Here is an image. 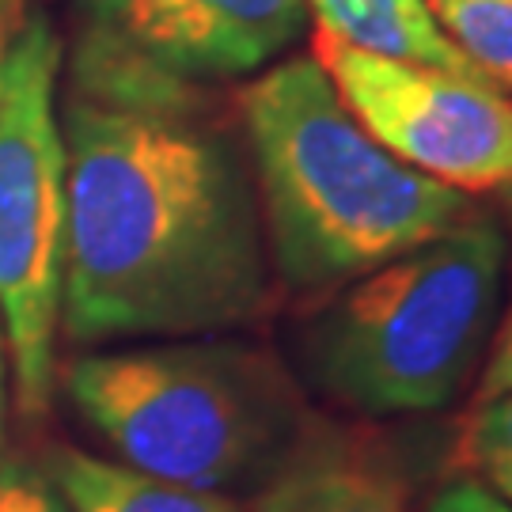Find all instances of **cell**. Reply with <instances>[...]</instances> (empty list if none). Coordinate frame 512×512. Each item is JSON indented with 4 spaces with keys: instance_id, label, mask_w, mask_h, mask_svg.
I'll use <instances>...</instances> for the list:
<instances>
[{
    "instance_id": "cell-1",
    "label": "cell",
    "mask_w": 512,
    "mask_h": 512,
    "mask_svg": "<svg viewBox=\"0 0 512 512\" xmlns=\"http://www.w3.org/2000/svg\"><path fill=\"white\" fill-rule=\"evenodd\" d=\"M61 137L73 342L232 334L270 311L251 156L205 88L76 54Z\"/></svg>"
},
{
    "instance_id": "cell-2",
    "label": "cell",
    "mask_w": 512,
    "mask_h": 512,
    "mask_svg": "<svg viewBox=\"0 0 512 512\" xmlns=\"http://www.w3.org/2000/svg\"><path fill=\"white\" fill-rule=\"evenodd\" d=\"M274 281L319 300L475 217L368 137L315 57L274 61L239 95Z\"/></svg>"
},
{
    "instance_id": "cell-3",
    "label": "cell",
    "mask_w": 512,
    "mask_h": 512,
    "mask_svg": "<svg viewBox=\"0 0 512 512\" xmlns=\"http://www.w3.org/2000/svg\"><path fill=\"white\" fill-rule=\"evenodd\" d=\"M505 262V228L475 213L319 296L296 334V380L361 418L456 406L494 338Z\"/></svg>"
},
{
    "instance_id": "cell-4",
    "label": "cell",
    "mask_w": 512,
    "mask_h": 512,
    "mask_svg": "<svg viewBox=\"0 0 512 512\" xmlns=\"http://www.w3.org/2000/svg\"><path fill=\"white\" fill-rule=\"evenodd\" d=\"M65 395L118 463L209 494H255L311 418L293 368L232 334L84 353Z\"/></svg>"
},
{
    "instance_id": "cell-5",
    "label": "cell",
    "mask_w": 512,
    "mask_h": 512,
    "mask_svg": "<svg viewBox=\"0 0 512 512\" xmlns=\"http://www.w3.org/2000/svg\"><path fill=\"white\" fill-rule=\"evenodd\" d=\"M65 46L46 16H27L0 57V334L23 418L54 403L65 137L57 114Z\"/></svg>"
},
{
    "instance_id": "cell-6",
    "label": "cell",
    "mask_w": 512,
    "mask_h": 512,
    "mask_svg": "<svg viewBox=\"0 0 512 512\" xmlns=\"http://www.w3.org/2000/svg\"><path fill=\"white\" fill-rule=\"evenodd\" d=\"M311 57L368 137L459 194L512 186V99L494 84L399 61L311 31Z\"/></svg>"
},
{
    "instance_id": "cell-7",
    "label": "cell",
    "mask_w": 512,
    "mask_h": 512,
    "mask_svg": "<svg viewBox=\"0 0 512 512\" xmlns=\"http://www.w3.org/2000/svg\"><path fill=\"white\" fill-rule=\"evenodd\" d=\"M80 50L179 84L270 69L308 31L304 0H76Z\"/></svg>"
},
{
    "instance_id": "cell-8",
    "label": "cell",
    "mask_w": 512,
    "mask_h": 512,
    "mask_svg": "<svg viewBox=\"0 0 512 512\" xmlns=\"http://www.w3.org/2000/svg\"><path fill=\"white\" fill-rule=\"evenodd\" d=\"M251 512H406V471L372 433L311 410Z\"/></svg>"
},
{
    "instance_id": "cell-9",
    "label": "cell",
    "mask_w": 512,
    "mask_h": 512,
    "mask_svg": "<svg viewBox=\"0 0 512 512\" xmlns=\"http://www.w3.org/2000/svg\"><path fill=\"white\" fill-rule=\"evenodd\" d=\"M304 4L315 16V27L346 46L490 84L459 54L456 42L440 31L425 0H304Z\"/></svg>"
},
{
    "instance_id": "cell-10",
    "label": "cell",
    "mask_w": 512,
    "mask_h": 512,
    "mask_svg": "<svg viewBox=\"0 0 512 512\" xmlns=\"http://www.w3.org/2000/svg\"><path fill=\"white\" fill-rule=\"evenodd\" d=\"M42 471L69 512H243L228 494L175 486L80 448H54Z\"/></svg>"
},
{
    "instance_id": "cell-11",
    "label": "cell",
    "mask_w": 512,
    "mask_h": 512,
    "mask_svg": "<svg viewBox=\"0 0 512 512\" xmlns=\"http://www.w3.org/2000/svg\"><path fill=\"white\" fill-rule=\"evenodd\" d=\"M440 31L494 88L512 92V0H425Z\"/></svg>"
},
{
    "instance_id": "cell-12",
    "label": "cell",
    "mask_w": 512,
    "mask_h": 512,
    "mask_svg": "<svg viewBox=\"0 0 512 512\" xmlns=\"http://www.w3.org/2000/svg\"><path fill=\"white\" fill-rule=\"evenodd\" d=\"M459 456L467 471L512 509V391L471 406L459 437Z\"/></svg>"
},
{
    "instance_id": "cell-13",
    "label": "cell",
    "mask_w": 512,
    "mask_h": 512,
    "mask_svg": "<svg viewBox=\"0 0 512 512\" xmlns=\"http://www.w3.org/2000/svg\"><path fill=\"white\" fill-rule=\"evenodd\" d=\"M0 512H69L42 463L0 459Z\"/></svg>"
},
{
    "instance_id": "cell-14",
    "label": "cell",
    "mask_w": 512,
    "mask_h": 512,
    "mask_svg": "<svg viewBox=\"0 0 512 512\" xmlns=\"http://www.w3.org/2000/svg\"><path fill=\"white\" fill-rule=\"evenodd\" d=\"M512 391V300L501 308L497 315L494 338H490V349L482 357V368L475 376V395H471V406L490 403L497 395H509Z\"/></svg>"
},
{
    "instance_id": "cell-15",
    "label": "cell",
    "mask_w": 512,
    "mask_h": 512,
    "mask_svg": "<svg viewBox=\"0 0 512 512\" xmlns=\"http://www.w3.org/2000/svg\"><path fill=\"white\" fill-rule=\"evenodd\" d=\"M425 512H512L494 490H486L475 475H459L444 482L437 494L429 497Z\"/></svg>"
},
{
    "instance_id": "cell-16",
    "label": "cell",
    "mask_w": 512,
    "mask_h": 512,
    "mask_svg": "<svg viewBox=\"0 0 512 512\" xmlns=\"http://www.w3.org/2000/svg\"><path fill=\"white\" fill-rule=\"evenodd\" d=\"M27 0H0V57L12 46V38L19 35V27L27 23Z\"/></svg>"
},
{
    "instance_id": "cell-17",
    "label": "cell",
    "mask_w": 512,
    "mask_h": 512,
    "mask_svg": "<svg viewBox=\"0 0 512 512\" xmlns=\"http://www.w3.org/2000/svg\"><path fill=\"white\" fill-rule=\"evenodd\" d=\"M4 421H8V346L0 334V459H4Z\"/></svg>"
},
{
    "instance_id": "cell-18",
    "label": "cell",
    "mask_w": 512,
    "mask_h": 512,
    "mask_svg": "<svg viewBox=\"0 0 512 512\" xmlns=\"http://www.w3.org/2000/svg\"><path fill=\"white\" fill-rule=\"evenodd\" d=\"M497 198H501V209H505V220H509V228H512V186H509V190H501Z\"/></svg>"
}]
</instances>
